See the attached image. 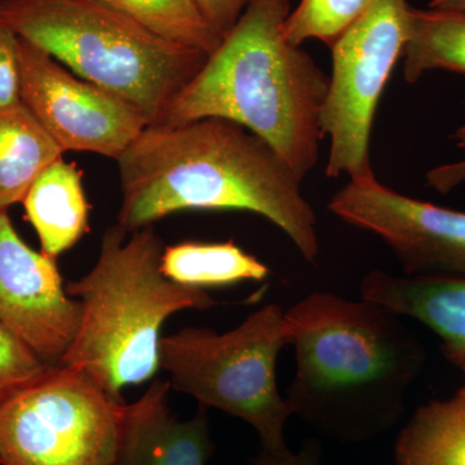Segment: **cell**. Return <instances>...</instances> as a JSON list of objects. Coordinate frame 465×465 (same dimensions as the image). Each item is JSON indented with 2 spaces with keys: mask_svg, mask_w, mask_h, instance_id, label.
<instances>
[{
  "mask_svg": "<svg viewBox=\"0 0 465 465\" xmlns=\"http://www.w3.org/2000/svg\"><path fill=\"white\" fill-rule=\"evenodd\" d=\"M63 154L23 103L0 108V210L23 202L36 177Z\"/></svg>",
  "mask_w": 465,
  "mask_h": 465,
  "instance_id": "15",
  "label": "cell"
},
{
  "mask_svg": "<svg viewBox=\"0 0 465 465\" xmlns=\"http://www.w3.org/2000/svg\"><path fill=\"white\" fill-rule=\"evenodd\" d=\"M164 244L153 226L127 232L109 226L94 268L66 284L81 305V323L60 365L90 378L114 399L161 370L163 324L179 312L220 302L207 291L183 286L161 271Z\"/></svg>",
  "mask_w": 465,
  "mask_h": 465,
  "instance_id": "4",
  "label": "cell"
},
{
  "mask_svg": "<svg viewBox=\"0 0 465 465\" xmlns=\"http://www.w3.org/2000/svg\"><path fill=\"white\" fill-rule=\"evenodd\" d=\"M0 322L50 366L60 365L81 323L56 262L27 246L7 210H0Z\"/></svg>",
  "mask_w": 465,
  "mask_h": 465,
  "instance_id": "11",
  "label": "cell"
},
{
  "mask_svg": "<svg viewBox=\"0 0 465 465\" xmlns=\"http://www.w3.org/2000/svg\"><path fill=\"white\" fill-rule=\"evenodd\" d=\"M284 316L295 348L284 396L292 416L344 445L369 442L400 423L427 361L403 317L331 292L311 293Z\"/></svg>",
  "mask_w": 465,
  "mask_h": 465,
  "instance_id": "2",
  "label": "cell"
},
{
  "mask_svg": "<svg viewBox=\"0 0 465 465\" xmlns=\"http://www.w3.org/2000/svg\"><path fill=\"white\" fill-rule=\"evenodd\" d=\"M402 60L409 84L432 70L465 73V12L411 8Z\"/></svg>",
  "mask_w": 465,
  "mask_h": 465,
  "instance_id": "18",
  "label": "cell"
},
{
  "mask_svg": "<svg viewBox=\"0 0 465 465\" xmlns=\"http://www.w3.org/2000/svg\"><path fill=\"white\" fill-rule=\"evenodd\" d=\"M289 15V0H250L158 124L228 119L264 140L304 179L320 155L330 76L287 39Z\"/></svg>",
  "mask_w": 465,
  "mask_h": 465,
  "instance_id": "3",
  "label": "cell"
},
{
  "mask_svg": "<svg viewBox=\"0 0 465 465\" xmlns=\"http://www.w3.org/2000/svg\"><path fill=\"white\" fill-rule=\"evenodd\" d=\"M18 38V36H17ZM20 100L64 153L118 159L148 124L127 101L18 38Z\"/></svg>",
  "mask_w": 465,
  "mask_h": 465,
  "instance_id": "9",
  "label": "cell"
},
{
  "mask_svg": "<svg viewBox=\"0 0 465 465\" xmlns=\"http://www.w3.org/2000/svg\"><path fill=\"white\" fill-rule=\"evenodd\" d=\"M210 26L223 39L240 20L250 0H194Z\"/></svg>",
  "mask_w": 465,
  "mask_h": 465,
  "instance_id": "23",
  "label": "cell"
},
{
  "mask_svg": "<svg viewBox=\"0 0 465 465\" xmlns=\"http://www.w3.org/2000/svg\"><path fill=\"white\" fill-rule=\"evenodd\" d=\"M125 402L52 366L0 400V465H114Z\"/></svg>",
  "mask_w": 465,
  "mask_h": 465,
  "instance_id": "7",
  "label": "cell"
},
{
  "mask_svg": "<svg viewBox=\"0 0 465 465\" xmlns=\"http://www.w3.org/2000/svg\"><path fill=\"white\" fill-rule=\"evenodd\" d=\"M116 163V224L127 232L180 211H249L283 231L307 262L318 258L317 216L302 177L243 125L223 118L146 125Z\"/></svg>",
  "mask_w": 465,
  "mask_h": 465,
  "instance_id": "1",
  "label": "cell"
},
{
  "mask_svg": "<svg viewBox=\"0 0 465 465\" xmlns=\"http://www.w3.org/2000/svg\"><path fill=\"white\" fill-rule=\"evenodd\" d=\"M171 385L154 379L145 393L125 403L114 465H206L215 451L208 407L189 420L170 407Z\"/></svg>",
  "mask_w": 465,
  "mask_h": 465,
  "instance_id": "12",
  "label": "cell"
},
{
  "mask_svg": "<svg viewBox=\"0 0 465 465\" xmlns=\"http://www.w3.org/2000/svg\"><path fill=\"white\" fill-rule=\"evenodd\" d=\"M161 271L173 282L202 290L260 282L271 273L268 265L232 241L164 246Z\"/></svg>",
  "mask_w": 465,
  "mask_h": 465,
  "instance_id": "17",
  "label": "cell"
},
{
  "mask_svg": "<svg viewBox=\"0 0 465 465\" xmlns=\"http://www.w3.org/2000/svg\"><path fill=\"white\" fill-rule=\"evenodd\" d=\"M146 32L174 45L211 54L223 38L210 26L194 0H104Z\"/></svg>",
  "mask_w": 465,
  "mask_h": 465,
  "instance_id": "19",
  "label": "cell"
},
{
  "mask_svg": "<svg viewBox=\"0 0 465 465\" xmlns=\"http://www.w3.org/2000/svg\"><path fill=\"white\" fill-rule=\"evenodd\" d=\"M50 367L16 333L0 322V400L35 381Z\"/></svg>",
  "mask_w": 465,
  "mask_h": 465,
  "instance_id": "21",
  "label": "cell"
},
{
  "mask_svg": "<svg viewBox=\"0 0 465 465\" xmlns=\"http://www.w3.org/2000/svg\"><path fill=\"white\" fill-rule=\"evenodd\" d=\"M406 0H372L331 45L332 72L321 112L322 136L330 139L326 176L351 182L375 179L370 157L372 125L394 66L409 35Z\"/></svg>",
  "mask_w": 465,
  "mask_h": 465,
  "instance_id": "8",
  "label": "cell"
},
{
  "mask_svg": "<svg viewBox=\"0 0 465 465\" xmlns=\"http://www.w3.org/2000/svg\"><path fill=\"white\" fill-rule=\"evenodd\" d=\"M20 100L18 38L0 25V108L17 105Z\"/></svg>",
  "mask_w": 465,
  "mask_h": 465,
  "instance_id": "22",
  "label": "cell"
},
{
  "mask_svg": "<svg viewBox=\"0 0 465 465\" xmlns=\"http://www.w3.org/2000/svg\"><path fill=\"white\" fill-rule=\"evenodd\" d=\"M0 25L127 101L149 125L161 124L208 57L153 35L104 0H0Z\"/></svg>",
  "mask_w": 465,
  "mask_h": 465,
  "instance_id": "5",
  "label": "cell"
},
{
  "mask_svg": "<svg viewBox=\"0 0 465 465\" xmlns=\"http://www.w3.org/2000/svg\"><path fill=\"white\" fill-rule=\"evenodd\" d=\"M455 145L459 149H465V124L459 127L454 134H451ZM427 183L430 188L434 191L442 193H450L455 188L465 183V158L461 161L454 162V163L442 164V166L434 167L428 171Z\"/></svg>",
  "mask_w": 465,
  "mask_h": 465,
  "instance_id": "24",
  "label": "cell"
},
{
  "mask_svg": "<svg viewBox=\"0 0 465 465\" xmlns=\"http://www.w3.org/2000/svg\"><path fill=\"white\" fill-rule=\"evenodd\" d=\"M430 8L465 12V0H432L430 3Z\"/></svg>",
  "mask_w": 465,
  "mask_h": 465,
  "instance_id": "26",
  "label": "cell"
},
{
  "mask_svg": "<svg viewBox=\"0 0 465 465\" xmlns=\"http://www.w3.org/2000/svg\"><path fill=\"white\" fill-rule=\"evenodd\" d=\"M396 465H465V387L418 407L401 430Z\"/></svg>",
  "mask_w": 465,
  "mask_h": 465,
  "instance_id": "16",
  "label": "cell"
},
{
  "mask_svg": "<svg viewBox=\"0 0 465 465\" xmlns=\"http://www.w3.org/2000/svg\"><path fill=\"white\" fill-rule=\"evenodd\" d=\"M74 163L57 159L30 186L23 203L41 241L42 252L56 260L90 229V203Z\"/></svg>",
  "mask_w": 465,
  "mask_h": 465,
  "instance_id": "14",
  "label": "cell"
},
{
  "mask_svg": "<svg viewBox=\"0 0 465 465\" xmlns=\"http://www.w3.org/2000/svg\"><path fill=\"white\" fill-rule=\"evenodd\" d=\"M372 0H302L284 24L287 39L302 45L317 39L331 47Z\"/></svg>",
  "mask_w": 465,
  "mask_h": 465,
  "instance_id": "20",
  "label": "cell"
},
{
  "mask_svg": "<svg viewBox=\"0 0 465 465\" xmlns=\"http://www.w3.org/2000/svg\"><path fill=\"white\" fill-rule=\"evenodd\" d=\"M321 445L317 440H305L299 452L290 451L280 458L252 460L255 465H321Z\"/></svg>",
  "mask_w": 465,
  "mask_h": 465,
  "instance_id": "25",
  "label": "cell"
},
{
  "mask_svg": "<svg viewBox=\"0 0 465 465\" xmlns=\"http://www.w3.org/2000/svg\"><path fill=\"white\" fill-rule=\"evenodd\" d=\"M329 210L381 238L405 275L465 277V213L407 197L378 180L349 182Z\"/></svg>",
  "mask_w": 465,
  "mask_h": 465,
  "instance_id": "10",
  "label": "cell"
},
{
  "mask_svg": "<svg viewBox=\"0 0 465 465\" xmlns=\"http://www.w3.org/2000/svg\"><path fill=\"white\" fill-rule=\"evenodd\" d=\"M289 344L282 308L268 304L226 332L185 327L164 336L159 360L171 390L250 424L260 440L253 460H262L290 451L284 425L292 414L278 391L275 371Z\"/></svg>",
  "mask_w": 465,
  "mask_h": 465,
  "instance_id": "6",
  "label": "cell"
},
{
  "mask_svg": "<svg viewBox=\"0 0 465 465\" xmlns=\"http://www.w3.org/2000/svg\"><path fill=\"white\" fill-rule=\"evenodd\" d=\"M361 298L428 327L439 336L443 356L465 378V277L375 269L361 281Z\"/></svg>",
  "mask_w": 465,
  "mask_h": 465,
  "instance_id": "13",
  "label": "cell"
}]
</instances>
